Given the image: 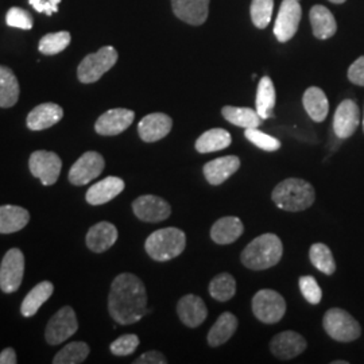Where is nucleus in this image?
<instances>
[{
	"label": "nucleus",
	"instance_id": "a19ab883",
	"mask_svg": "<svg viewBox=\"0 0 364 364\" xmlns=\"http://www.w3.org/2000/svg\"><path fill=\"white\" fill-rule=\"evenodd\" d=\"M139 347V338L136 335H123L117 338L109 347L111 352L117 356H129Z\"/></svg>",
	"mask_w": 364,
	"mask_h": 364
},
{
	"label": "nucleus",
	"instance_id": "c03bdc74",
	"mask_svg": "<svg viewBox=\"0 0 364 364\" xmlns=\"http://www.w3.org/2000/svg\"><path fill=\"white\" fill-rule=\"evenodd\" d=\"M28 3L36 11L50 16L58 11V4L61 3V0H28Z\"/></svg>",
	"mask_w": 364,
	"mask_h": 364
},
{
	"label": "nucleus",
	"instance_id": "ea45409f",
	"mask_svg": "<svg viewBox=\"0 0 364 364\" xmlns=\"http://www.w3.org/2000/svg\"><path fill=\"white\" fill-rule=\"evenodd\" d=\"M299 290L309 304L317 305L323 299V290L318 287L317 281L311 275H304L299 278Z\"/></svg>",
	"mask_w": 364,
	"mask_h": 364
},
{
	"label": "nucleus",
	"instance_id": "5701e85b",
	"mask_svg": "<svg viewBox=\"0 0 364 364\" xmlns=\"http://www.w3.org/2000/svg\"><path fill=\"white\" fill-rule=\"evenodd\" d=\"M117 227L108 221H100L91 227L87 234V246L93 252H105L117 240Z\"/></svg>",
	"mask_w": 364,
	"mask_h": 364
},
{
	"label": "nucleus",
	"instance_id": "f8f14e48",
	"mask_svg": "<svg viewBox=\"0 0 364 364\" xmlns=\"http://www.w3.org/2000/svg\"><path fill=\"white\" fill-rule=\"evenodd\" d=\"M301 15L302 11L299 0H282L274 26V34L279 42H287L296 36L301 22Z\"/></svg>",
	"mask_w": 364,
	"mask_h": 364
},
{
	"label": "nucleus",
	"instance_id": "9b49d317",
	"mask_svg": "<svg viewBox=\"0 0 364 364\" xmlns=\"http://www.w3.org/2000/svg\"><path fill=\"white\" fill-rule=\"evenodd\" d=\"M105 158L96 151H87L78 158L69 170V181L76 186L90 183L105 170Z\"/></svg>",
	"mask_w": 364,
	"mask_h": 364
},
{
	"label": "nucleus",
	"instance_id": "393cba45",
	"mask_svg": "<svg viewBox=\"0 0 364 364\" xmlns=\"http://www.w3.org/2000/svg\"><path fill=\"white\" fill-rule=\"evenodd\" d=\"M312 23L313 34L318 39H328L333 37L338 31V23L333 16L324 6H313L309 13Z\"/></svg>",
	"mask_w": 364,
	"mask_h": 364
},
{
	"label": "nucleus",
	"instance_id": "473e14b6",
	"mask_svg": "<svg viewBox=\"0 0 364 364\" xmlns=\"http://www.w3.org/2000/svg\"><path fill=\"white\" fill-rule=\"evenodd\" d=\"M275 88L272 78L264 76L260 78L258 92H257V112L262 119L273 117L274 105H275Z\"/></svg>",
	"mask_w": 364,
	"mask_h": 364
},
{
	"label": "nucleus",
	"instance_id": "c9c22d12",
	"mask_svg": "<svg viewBox=\"0 0 364 364\" xmlns=\"http://www.w3.org/2000/svg\"><path fill=\"white\" fill-rule=\"evenodd\" d=\"M309 258L318 272L326 275H332L336 272V263L332 251L324 243H314L309 251Z\"/></svg>",
	"mask_w": 364,
	"mask_h": 364
},
{
	"label": "nucleus",
	"instance_id": "f03ea898",
	"mask_svg": "<svg viewBox=\"0 0 364 364\" xmlns=\"http://www.w3.org/2000/svg\"><path fill=\"white\" fill-rule=\"evenodd\" d=\"M284 255L281 239L274 234L260 235L242 252V263L254 272L267 270L275 266Z\"/></svg>",
	"mask_w": 364,
	"mask_h": 364
},
{
	"label": "nucleus",
	"instance_id": "2eb2a0df",
	"mask_svg": "<svg viewBox=\"0 0 364 364\" xmlns=\"http://www.w3.org/2000/svg\"><path fill=\"white\" fill-rule=\"evenodd\" d=\"M135 119V114L126 108H114L96 120L95 130L100 135L112 136L127 130Z\"/></svg>",
	"mask_w": 364,
	"mask_h": 364
},
{
	"label": "nucleus",
	"instance_id": "8fccbe9b",
	"mask_svg": "<svg viewBox=\"0 0 364 364\" xmlns=\"http://www.w3.org/2000/svg\"><path fill=\"white\" fill-rule=\"evenodd\" d=\"M363 131H364V117H363Z\"/></svg>",
	"mask_w": 364,
	"mask_h": 364
},
{
	"label": "nucleus",
	"instance_id": "4c0bfd02",
	"mask_svg": "<svg viewBox=\"0 0 364 364\" xmlns=\"http://www.w3.org/2000/svg\"><path fill=\"white\" fill-rule=\"evenodd\" d=\"M274 0H252L251 3V19L258 28L269 26L273 15Z\"/></svg>",
	"mask_w": 364,
	"mask_h": 364
},
{
	"label": "nucleus",
	"instance_id": "412c9836",
	"mask_svg": "<svg viewBox=\"0 0 364 364\" xmlns=\"http://www.w3.org/2000/svg\"><path fill=\"white\" fill-rule=\"evenodd\" d=\"M64 117V109L54 103H43L36 107L27 117V127L31 131H42L57 124Z\"/></svg>",
	"mask_w": 364,
	"mask_h": 364
},
{
	"label": "nucleus",
	"instance_id": "39448f33",
	"mask_svg": "<svg viewBox=\"0 0 364 364\" xmlns=\"http://www.w3.org/2000/svg\"><path fill=\"white\" fill-rule=\"evenodd\" d=\"M323 326L329 338L341 343H351L362 335L360 324L350 313L340 308H332L326 313Z\"/></svg>",
	"mask_w": 364,
	"mask_h": 364
},
{
	"label": "nucleus",
	"instance_id": "0eeeda50",
	"mask_svg": "<svg viewBox=\"0 0 364 364\" xmlns=\"http://www.w3.org/2000/svg\"><path fill=\"white\" fill-rule=\"evenodd\" d=\"M252 312L262 323L275 324L285 316L287 302L278 291L263 289L252 299Z\"/></svg>",
	"mask_w": 364,
	"mask_h": 364
},
{
	"label": "nucleus",
	"instance_id": "de8ad7c7",
	"mask_svg": "<svg viewBox=\"0 0 364 364\" xmlns=\"http://www.w3.org/2000/svg\"><path fill=\"white\" fill-rule=\"evenodd\" d=\"M332 364H348L347 360H335V362H332Z\"/></svg>",
	"mask_w": 364,
	"mask_h": 364
},
{
	"label": "nucleus",
	"instance_id": "2f4dec72",
	"mask_svg": "<svg viewBox=\"0 0 364 364\" xmlns=\"http://www.w3.org/2000/svg\"><path fill=\"white\" fill-rule=\"evenodd\" d=\"M18 99H19L18 80L10 68L0 65V107L10 108L16 105Z\"/></svg>",
	"mask_w": 364,
	"mask_h": 364
},
{
	"label": "nucleus",
	"instance_id": "7c9ffc66",
	"mask_svg": "<svg viewBox=\"0 0 364 364\" xmlns=\"http://www.w3.org/2000/svg\"><path fill=\"white\" fill-rule=\"evenodd\" d=\"M232 142L231 135L228 131L223 129H212V130L205 131L197 141H196V150L200 154H208L213 151H220Z\"/></svg>",
	"mask_w": 364,
	"mask_h": 364
},
{
	"label": "nucleus",
	"instance_id": "423d86ee",
	"mask_svg": "<svg viewBox=\"0 0 364 364\" xmlns=\"http://www.w3.org/2000/svg\"><path fill=\"white\" fill-rule=\"evenodd\" d=\"M117 52L112 46H105L99 52L88 54L78 65L77 77L84 84H92L103 77L117 64Z\"/></svg>",
	"mask_w": 364,
	"mask_h": 364
},
{
	"label": "nucleus",
	"instance_id": "4be33fe9",
	"mask_svg": "<svg viewBox=\"0 0 364 364\" xmlns=\"http://www.w3.org/2000/svg\"><path fill=\"white\" fill-rule=\"evenodd\" d=\"M123 189H124V181L119 177L111 176L92 185L85 195V198L91 205H103L120 195Z\"/></svg>",
	"mask_w": 364,
	"mask_h": 364
},
{
	"label": "nucleus",
	"instance_id": "37998d69",
	"mask_svg": "<svg viewBox=\"0 0 364 364\" xmlns=\"http://www.w3.org/2000/svg\"><path fill=\"white\" fill-rule=\"evenodd\" d=\"M348 80L352 84L364 87V55L359 57L348 69Z\"/></svg>",
	"mask_w": 364,
	"mask_h": 364
},
{
	"label": "nucleus",
	"instance_id": "dca6fc26",
	"mask_svg": "<svg viewBox=\"0 0 364 364\" xmlns=\"http://www.w3.org/2000/svg\"><path fill=\"white\" fill-rule=\"evenodd\" d=\"M173 127V120L166 114H150L144 117L138 124V132L141 139L146 144H153L156 141L164 139L166 135H169Z\"/></svg>",
	"mask_w": 364,
	"mask_h": 364
},
{
	"label": "nucleus",
	"instance_id": "4468645a",
	"mask_svg": "<svg viewBox=\"0 0 364 364\" xmlns=\"http://www.w3.org/2000/svg\"><path fill=\"white\" fill-rule=\"evenodd\" d=\"M360 123V111L358 105L351 100H343L333 117V131L340 139H347L355 134Z\"/></svg>",
	"mask_w": 364,
	"mask_h": 364
},
{
	"label": "nucleus",
	"instance_id": "c85d7f7f",
	"mask_svg": "<svg viewBox=\"0 0 364 364\" xmlns=\"http://www.w3.org/2000/svg\"><path fill=\"white\" fill-rule=\"evenodd\" d=\"M237 329V318L232 313L225 312L221 314L218 321L213 324L209 331L208 344L210 347H219L227 343L234 336Z\"/></svg>",
	"mask_w": 364,
	"mask_h": 364
},
{
	"label": "nucleus",
	"instance_id": "09e8293b",
	"mask_svg": "<svg viewBox=\"0 0 364 364\" xmlns=\"http://www.w3.org/2000/svg\"><path fill=\"white\" fill-rule=\"evenodd\" d=\"M331 3H335V4H341V3H344L346 0H329Z\"/></svg>",
	"mask_w": 364,
	"mask_h": 364
},
{
	"label": "nucleus",
	"instance_id": "6ab92c4d",
	"mask_svg": "<svg viewBox=\"0 0 364 364\" xmlns=\"http://www.w3.org/2000/svg\"><path fill=\"white\" fill-rule=\"evenodd\" d=\"M177 313L185 326L197 328L205 321L208 316V309L203 299L195 294H186L178 301Z\"/></svg>",
	"mask_w": 364,
	"mask_h": 364
},
{
	"label": "nucleus",
	"instance_id": "bb28decb",
	"mask_svg": "<svg viewBox=\"0 0 364 364\" xmlns=\"http://www.w3.org/2000/svg\"><path fill=\"white\" fill-rule=\"evenodd\" d=\"M30 220L26 209L16 205L0 207V234H13L25 228Z\"/></svg>",
	"mask_w": 364,
	"mask_h": 364
},
{
	"label": "nucleus",
	"instance_id": "79ce46f5",
	"mask_svg": "<svg viewBox=\"0 0 364 364\" xmlns=\"http://www.w3.org/2000/svg\"><path fill=\"white\" fill-rule=\"evenodd\" d=\"M6 23L10 27H15V28L31 30L33 28V16L23 9L13 7L6 15Z\"/></svg>",
	"mask_w": 364,
	"mask_h": 364
},
{
	"label": "nucleus",
	"instance_id": "a211bd4d",
	"mask_svg": "<svg viewBox=\"0 0 364 364\" xmlns=\"http://www.w3.org/2000/svg\"><path fill=\"white\" fill-rule=\"evenodd\" d=\"M173 11L182 22L200 26L208 18L209 0H171Z\"/></svg>",
	"mask_w": 364,
	"mask_h": 364
},
{
	"label": "nucleus",
	"instance_id": "c756f323",
	"mask_svg": "<svg viewBox=\"0 0 364 364\" xmlns=\"http://www.w3.org/2000/svg\"><path fill=\"white\" fill-rule=\"evenodd\" d=\"M53 291H54V287L49 281H42L37 287H33L22 302V306H21L22 316L33 317L36 313L38 312L39 308L52 297Z\"/></svg>",
	"mask_w": 364,
	"mask_h": 364
},
{
	"label": "nucleus",
	"instance_id": "b1692460",
	"mask_svg": "<svg viewBox=\"0 0 364 364\" xmlns=\"http://www.w3.org/2000/svg\"><path fill=\"white\" fill-rule=\"evenodd\" d=\"M243 231L245 227L239 218L225 216L212 225L210 237L218 245H231L242 236Z\"/></svg>",
	"mask_w": 364,
	"mask_h": 364
},
{
	"label": "nucleus",
	"instance_id": "20e7f679",
	"mask_svg": "<svg viewBox=\"0 0 364 364\" xmlns=\"http://www.w3.org/2000/svg\"><path fill=\"white\" fill-rule=\"evenodd\" d=\"M186 247V236L180 228L168 227L150 235L144 243L146 252L156 262H168L181 255Z\"/></svg>",
	"mask_w": 364,
	"mask_h": 364
},
{
	"label": "nucleus",
	"instance_id": "ddd939ff",
	"mask_svg": "<svg viewBox=\"0 0 364 364\" xmlns=\"http://www.w3.org/2000/svg\"><path fill=\"white\" fill-rule=\"evenodd\" d=\"M132 210L139 220L147 223L166 220L171 213L169 203L158 196L153 195L138 197L132 203Z\"/></svg>",
	"mask_w": 364,
	"mask_h": 364
},
{
	"label": "nucleus",
	"instance_id": "49530a36",
	"mask_svg": "<svg viewBox=\"0 0 364 364\" xmlns=\"http://www.w3.org/2000/svg\"><path fill=\"white\" fill-rule=\"evenodd\" d=\"M16 363V353L14 348H6L0 352V364H15Z\"/></svg>",
	"mask_w": 364,
	"mask_h": 364
},
{
	"label": "nucleus",
	"instance_id": "f3484780",
	"mask_svg": "<svg viewBox=\"0 0 364 364\" xmlns=\"http://www.w3.org/2000/svg\"><path fill=\"white\" fill-rule=\"evenodd\" d=\"M306 348V340L294 331H285L274 336L270 350L278 359L289 360L301 355Z\"/></svg>",
	"mask_w": 364,
	"mask_h": 364
},
{
	"label": "nucleus",
	"instance_id": "1a4fd4ad",
	"mask_svg": "<svg viewBox=\"0 0 364 364\" xmlns=\"http://www.w3.org/2000/svg\"><path fill=\"white\" fill-rule=\"evenodd\" d=\"M28 168L31 174L42 182V185L49 186L58 180L63 169V162L55 153L38 150L30 156Z\"/></svg>",
	"mask_w": 364,
	"mask_h": 364
},
{
	"label": "nucleus",
	"instance_id": "f704fd0d",
	"mask_svg": "<svg viewBox=\"0 0 364 364\" xmlns=\"http://www.w3.org/2000/svg\"><path fill=\"white\" fill-rule=\"evenodd\" d=\"M90 346L82 341H75L65 346L61 351L58 352L54 359V364H80L85 362L90 355Z\"/></svg>",
	"mask_w": 364,
	"mask_h": 364
},
{
	"label": "nucleus",
	"instance_id": "cd10ccee",
	"mask_svg": "<svg viewBox=\"0 0 364 364\" xmlns=\"http://www.w3.org/2000/svg\"><path fill=\"white\" fill-rule=\"evenodd\" d=\"M221 114L227 122L243 129H258L263 123L262 122L263 119L259 117L257 109L247 108V107L227 105V107H223Z\"/></svg>",
	"mask_w": 364,
	"mask_h": 364
},
{
	"label": "nucleus",
	"instance_id": "f257e3e1",
	"mask_svg": "<svg viewBox=\"0 0 364 364\" xmlns=\"http://www.w3.org/2000/svg\"><path fill=\"white\" fill-rule=\"evenodd\" d=\"M108 312L120 326L135 324L150 312L146 287L136 275L123 273L114 279L108 296Z\"/></svg>",
	"mask_w": 364,
	"mask_h": 364
},
{
	"label": "nucleus",
	"instance_id": "a878e982",
	"mask_svg": "<svg viewBox=\"0 0 364 364\" xmlns=\"http://www.w3.org/2000/svg\"><path fill=\"white\" fill-rule=\"evenodd\" d=\"M302 103L312 120L317 123H321L326 120L329 112V102L323 90H320L318 87L308 88L304 93Z\"/></svg>",
	"mask_w": 364,
	"mask_h": 364
},
{
	"label": "nucleus",
	"instance_id": "a18cd8bd",
	"mask_svg": "<svg viewBox=\"0 0 364 364\" xmlns=\"http://www.w3.org/2000/svg\"><path fill=\"white\" fill-rule=\"evenodd\" d=\"M135 364H166L168 360L166 358L158 351H149L139 356L135 362Z\"/></svg>",
	"mask_w": 364,
	"mask_h": 364
},
{
	"label": "nucleus",
	"instance_id": "9d476101",
	"mask_svg": "<svg viewBox=\"0 0 364 364\" xmlns=\"http://www.w3.org/2000/svg\"><path fill=\"white\" fill-rule=\"evenodd\" d=\"M78 329L76 313L70 306H64L55 313L46 326L45 338L50 346H58L72 338Z\"/></svg>",
	"mask_w": 364,
	"mask_h": 364
},
{
	"label": "nucleus",
	"instance_id": "aec40b11",
	"mask_svg": "<svg viewBox=\"0 0 364 364\" xmlns=\"http://www.w3.org/2000/svg\"><path fill=\"white\" fill-rule=\"evenodd\" d=\"M239 168H240L239 156H221L204 165V176L210 185L218 186L225 180H228L239 170Z\"/></svg>",
	"mask_w": 364,
	"mask_h": 364
},
{
	"label": "nucleus",
	"instance_id": "e433bc0d",
	"mask_svg": "<svg viewBox=\"0 0 364 364\" xmlns=\"http://www.w3.org/2000/svg\"><path fill=\"white\" fill-rule=\"evenodd\" d=\"M70 43V34L68 31H58L46 34L39 41V52L45 55H54L64 52Z\"/></svg>",
	"mask_w": 364,
	"mask_h": 364
},
{
	"label": "nucleus",
	"instance_id": "7ed1b4c3",
	"mask_svg": "<svg viewBox=\"0 0 364 364\" xmlns=\"http://www.w3.org/2000/svg\"><path fill=\"white\" fill-rule=\"evenodd\" d=\"M272 197L278 208L301 212L312 207L316 192L311 182L302 178H287L275 186Z\"/></svg>",
	"mask_w": 364,
	"mask_h": 364
},
{
	"label": "nucleus",
	"instance_id": "72a5a7b5",
	"mask_svg": "<svg viewBox=\"0 0 364 364\" xmlns=\"http://www.w3.org/2000/svg\"><path fill=\"white\" fill-rule=\"evenodd\" d=\"M235 293H236V281L231 274H219L209 284V294L220 302L230 301L234 297Z\"/></svg>",
	"mask_w": 364,
	"mask_h": 364
},
{
	"label": "nucleus",
	"instance_id": "6e6552de",
	"mask_svg": "<svg viewBox=\"0 0 364 364\" xmlns=\"http://www.w3.org/2000/svg\"><path fill=\"white\" fill-rule=\"evenodd\" d=\"M25 257L19 248H11L6 252L0 264V289L11 294L16 291L23 279Z\"/></svg>",
	"mask_w": 364,
	"mask_h": 364
},
{
	"label": "nucleus",
	"instance_id": "58836bf2",
	"mask_svg": "<svg viewBox=\"0 0 364 364\" xmlns=\"http://www.w3.org/2000/svg\"><path fill=\"white\" fill-rule=\"evenodd\" d=\"M245 135L251 144H255L257 147H259L264 151L272 153V151H277L281 149V142L277 138H274L272 135H267L258 129H246Z\"/></svg>",
	"mask_w": 364,
	"mask_h": 364
}]
</instances>
